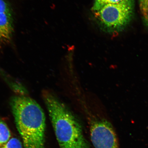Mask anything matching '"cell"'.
Instances as JSON below:
<instances>
[{"mask_svg": "<svg viewBox=\"0 0 148 148\" xmlns=\"http://www.w3.org/2000/svg\"><path fill=\"white\" fill-rule=\"evenodd\" d=\"M123 0H95L92 10L94 12H97L105 5L109 4H115L120 3Z\"/></svg>", "mask_w": 148, "mask_h": 148, "instance_id": "obj_7", "label": "cell"}, {"mask_svg": "<svg viewBox=\"0 0 148 148\" xmlns=\"http://www.w3.org/2000/svg\"><path fill=\"white\" fill-rule=\"evenodd\" d=\"M90 138L95 148H119L115 131L111 123L105 119L92 121Z\"/></svg>", "mask_w": 148, "mask_h": 148, "instance_id": "obj_4", "label": "cell"}, {"mask_svg": "<svg viewBox=\"0 0 148 148\" xmlns=\"http://www.w3.org/2000/svg\"><path fill=\"white\" fill-rule=\"evenodd\" d=\"M44 100L60 148H89L82 127L71 111L50 92H44Z\"/></svg>", "mask_w": 148, "mask_h": 148, "instance_id": "obj_2", "label": "cell"}, {"mask_svg": "<svg viewBox=\"0 0 148 148\" xmlns=\"http://www.w3.org/2000/svg\"><path fill=\"white\" fill-rule=\"evenodd\" d=\"M11 105L24 147L45 148V116L39 105L30 98L16 96Z\"/></svg>", "mask_w": 148, "mask_h": 148, "instance_id": "obj_1", "label": "cell"}, {"mask_svg": "<svg viewBox=\"0 0 148 148\" xmlns=\"http://www.w3.org/2000/svg\"><path fill=\"white\" fill-rule=\"evenodd\" d=\"M140 6L142 15L148 24V0L140 3Z\"/></svg>", "mask_w": 148, "mask_h": 148, "instance_id": "obj_9", "label": "cell"}, {"mask_svg": "<svg viewBox=\"0 0 148 148\" xmlns=\"http://www.w3.org/2000/svg\"><path fill=\"white\" fill-rule=\"evenodd\" d=\"M145 1H146V0H140V3L142 2H143Z\"/></svg>", "mask_w": 148, "mask_h": 148, "instance_id": "obj_10", "label": "cell"}, {"mask_svg": "<svg viewBox=\"0 0 148 148\" xmlns=\"http://www.w3.org/2000/svg\"><path fill=\"white\" fill-rule=\"evenodd\" d=\"M14 30L13 12L6 0H0V44L9 43Z\"/></svg>", "mask_w": 148, "mask_h": 148, "instance_id": "obj_5", "label": "cell"}, {"mask_svg": "<svg viewBox=\"0 0 148 148\" xmlns=\"http://www.w3.org/2000/svg\"><path fill=\"white\" fill-rule=\"evenodd\" d=\"M11 134L8 126L0 119V148L2 147L11 138Z\"/></svg>", "mask_w": 148, "mask_h": 148, "instance_id": "obj_6", "label": "cell"}, {"mask_svg": "<svg viewBox=\"0 0 148 148\" xmlns=\"http://www.w3.org/2000/svg\"><path fill=\"white\" fill-rule=\"evenodd\" d=\"M23 144L18 138H13L0 148H23Z\"/></svg>", "mask_w": 148, "mask_h": 148, "instance_id": "obj_8", "label": "cell"}, {"mask_svg": "<svg viewBox=\"0 0 148 148\" xmlns=\"http://www.w3.org/2000/svg\"><path fill=\"white\" fill-rule=\"evenodd\" d=\"M133 0H123L120 3L105 5L95 12L98 21L107 30L118 31L130 21L133 12Z\"/></svg>", "mask_w": 148, "mask_h": 148, "instance_id": "obj_3", "label": "cell"}]
</instances>
